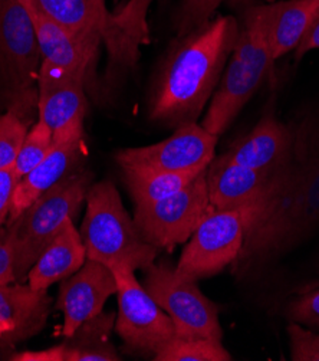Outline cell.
<instances>
[{"label":"cell","mask_w":319,"mask_h":361,"mask_svg":"<svg viewBox=\"0 0 319 361\" xmlns=\"http://www.w3.org/2000/svg\"><path fill=\"white\" fill-rule=\"evenodd\" d=\"M239 212L244 239L232 274L255 283L319 229V118L308 117L294 128L291 156Z\"/></svg>","instance_id":"cell-1"},{"label":"cell","mask_w":319,"mask_h":361,"mask_svg":"<svg viewBox=\"0 0 319 361\" xmlns=\"http://www.w3.org/2000/svg\"><path fill=\"white\" fill-rule=\"evenodd\" d=\"M237 35L239 22L220 16L179 38L154 82L150 118L175 128L196 121L222 80Z\"/></svg>","instance_id":"cell-2"},{"label":"cell","mask_w":319,"mask_h":361,"mask_svg":"<svg viewBox=\"0 0 319 361\" xmlns=\"http://www.w3.org/2000/svg\"><path fill=\"white\" fill-rule=\"evenodd\" d=\"M269 25V5L254 6L243 13L229 65L201 123L210 134L219 137L229 128L272 71L275 61L270 52Z\"/></svg>","instance_id":"cell-3"},{"label":"cell","mask_w":319,"mask_h":361,"mask_svg":"<svg viewBox=\"0 0 319 361\" xmlns=\"http://www.w3.org/2000/svg\"><path fill=\"white\" fill-rule=\"evenodd\" d=\"M85 200L87 213L80 233L88 259L110 269L144 271L154 264L158 249L141 236L110 180L91 186Z\"/></svg>","instance_id":"cell-4"},{"label":"cell","mask_w":319,"mask_h":361,"mask_svg":"<svg viewBox=\"0 0 319 361\" xmlns=\"http://www.w3.org/2000/svg\"><path fill=\"white\" fill-rule=\"evenodd\" d=\"M89 173L65 176L39 196L18 218L8 222V233L15 258V279L27 281V274L62 225L75 219L91 185Z\"/></svg>","instance_id":"cell-5"},{"label":"cell","mask_w":319,"mask_h":361,"mask_svg":"<svg viewBox=\"0 0 319 361\" xmlns=\"http://www.w3.org/2000/svg\"><path fill=\"white\" fill-rule=\"evenodd\" d=\"M42 63L33 19L19 0H0V81L9 110L25 121L38 106V75Z\"/></svg>","instance_id":"cell-6"},{"label":"cell","mask_w":319,"mask_h":361,"mask_svg":"<svg viewBox=\"0 0 319 361\" xmlns=\"http://www.w3.org/2000/svg\"><path fill=\"white\" fill-rule=\"evenodd\" d=\"M143 286L173 319L177 337L222 341L219 310L199 290L197 281L177 274L175 268L160 262L144 269Z\"/></svg>","instance_id":"cell-7"},{"label":"cell","mask_w":319,"mask_h":361,"mask_svg":"<svg viewBox=\"0 0 319 361\" xmlns=\"http://www.w3.org/2000/svg\"><path fill=\"white\" fill-rule=\"evenodd\" d=\"M29 11L59 25L77 38L99 45L110 54V66H132L138 51L132 48L117 13H110L105 0H19Z\"/></svg>","instance_id":"cell-8"},{"label":"cell","mask_w":319,"mask_h":361,"mask_svg":"<svg viewBox=\"0 0 319 361\" xmlns=\"http://www.w3.org/2000/svg\"><path fill=\"white\" fill-rule=\"evenodd\" d=\"M111 271L117 279L118 295L115 331L127 353L153 358L163 345L177 337L173 319L138 282L135 271L128 268Z\"/></svg>","instance_id":"cell-9"},{"label":"cell","mask_w":319,"mask_h":361,"mask_svg":"<svg viewBox=\"0 0 319 361\" xmlns=\"http://www.w3.org/2000/svg\"><path fill=\"white\" fill-rule=\"evenodd\" d=\"M210 209L204 170L180 192L150 203L135 204L134 222L150 245L158 250H173L190 239Z\"/></svg>","instance_id":"cell-10"},{"label":"cell","mask_w":319,"mask_h":361,"mask_svg":"<svg viewBox=\"0 0 319 361\" xmlns=\"http://www.w3.org/2000/svg\"><path fill=\"white\" fill-rule=\"evenodd\" d=\"M243 239L240 212L211 207L190 236L175 272L194 281L215 276L237 259Z\"/></svg>","instance_id":"cell-11"},{"label":"cell","mask_w":319,"mask_h":361,"mask_svg":"<svg viewBox=\"0 0 319 361\" xmlns=\"http://www.w3.org/2000/svg\"><path fill=\"white\" fill-rule=\"evenodd\" d=\"M216 135L196 121L175 128L171 137L146 147L125 149L115 154L120 167L149 169L168 173L201 171L216 156Z\"/></svg>","instance_id":"cell-12"},{"label":"cell","mask_w":319,"mask_h":361,"mask_svg":"<svg viewBox=\"0 0 319 361\" xmlns=\"http://www.w3.org/2000/svg\"><path fill=\"white\" fill-rule=\"evenodd\" d=\"M114 294H117L114 272L92 259L61 281L56 308L63 314V337H70L84 322L101 314L105 302Z\"/></svg>","instance_id":"cell-13"},{"label":"cell","mask_w":319,"mask_h":361,"mask_svg":"<svg viewBox=\"0 0 319 361\" xmlns=\"http://www.w3.org/2000/svg\"><path fill=\"white\" fill-rule=\"evenodd\" d=\"M85 78L41 63L38 75V114L55 134L84 124L87 114Z\"/></svg>","instance_id":"cell-14"},{"label":"cell","mask_w":319,"mask_h":361,"mask_svg":"<svg viewBox=\"0 0 319 361\" xmlns=\"http://www.w3.org/2000/svg\"><path fill=\"white\" fill-rule=\"evenodd\" d=\"M84 149V124L54 135V144L45 159L29 171L16 186L9 221L29 207L39 196L66 176Z\"/></svg>","instance_id":"cell-15"},{"label":"cell","mask_w":319,"mask_h":361,"mask_svg":"<svg viewBox=\"0 0 319 361\" xmlns=\"http://www.w3.org/2000/svg\"><path fill=\"white\" fill-rule=\"evenodd\" d=\"M51 297L30 285H0V344L12 347L41 333L49 317Z\"/></svg>","instance_id":"cell-16"},{"label":"cell","mask_w":319,"mask_h":361,"mask_svg":"<svg viewBox=\"0 0 319 361\" xmlns=\"http://www.w3.org/2000/svg\"><path fill=\"white\" fill-rule=\"evenodd\" d=\"M292 147L294 128L280 123L272 111H268L252 131L236 140L223 154L237 164L270 171L288 160Z\"/></svg>","instance_id":"cell-17"},{"label":"cell","mask_w":319,"mask_h":361,"mask_svg":"<svg viewBox=\"0 0 319 361\" xmlns=\"http://www.w3.org/2000/svg\"><path fill=\"white\" fill-rule=\"evenodd\" d=\"M269 171L237 164L225 154L215 156L206 169L208 200L213 209H242L263 189Z\"/></svg>","instance_id":"cell-18"},{"label":"cell","mask_w":319,"mask_h":361,"mask_svg":"<svg viewBox=\"0 0 319 361\" xmlns=\"http://www.w3.org/2000/svg\"><path fill=\"white\" fill-rule=\"evenodd\" d=\"M87 259V250L74 221H66L56 236L42 250L27 274V283L38 291H48L56 282L75 274Z\"/></svg>","instance_id":"cell-19"},{"label":"cell","mask_w":319,"mask_h":361,"mask_svg":"<svg viewBox=\"0 0 319 361\" xmlns=\"http://www.w3.org/2000/svg\"><path fill=\"white\" fill-rule=\"evenodd\" d=\"M29 13L37 27L42 63L69 74L87 77L99 45L77 38L37 12L29 11Z\"/></svg>","instance_id":"cell-20"},{"label":"cell","mask_w":319,"mask_h":361,"mask_svg":"<svg viewBox=\"0 0 319 361\" xmlns=\"http://www.w3.org/2000/svg\"><path fill=\"white\" fill-rule=\"evenodd\" d=\"M318 9L319 0H287L269 5V42L273 61L298 48Z\"/></svg>","instance_id":"cell-21"},{"label":"cell","mask_w":319,"mask_h":361,"mask_svg":"<svg viewBox=\"0 0 319 361\" xmlns=\"http://www.w3.org/2000/svg\"><path fill=\"white\" fill-rule=\"evenodd\" d=\"M115 329V314L101 312L70 337H66L65 361H120L121 357L111 343Z\"/></svg>","instance_id":"cell-22"},{"label":"cell","mask_w":319,"mask_h":361,"mask_svg":"<svg viewBox=\"0 0 319 361\" xmlns=\"http://www.w3.org/2000/svg\"><path fill=\"white\" fill-rule=\"evenodd\" d=\"M201 171L168 173L149 169L123 167L124 183L134 204L150 203L184 189Z\"/></svg>","instance_id":"cell-23"},{"label":"cell","mask_w":319,"mask_h":361,"mask_svg":"<svg viewBox=\"0 0 319 361\" xmlns=\"http://www.w3.org/2000/svg\"><path fill=\"white\" fill-rule=\"evenodd\" d=\"M156 361H230L232 354L222 345L220 340L180 338L174 337L163 345Z\"/></svg>","instance_id":"cell-24"},{"label":"cell","mask_w":319,"mask_h":361,"mask_svg":"<svg viewBox=\"0 0 319 361\" xmlns=\"http://www.w3.org/2000/svg\"><path fill=\"white\" fill-rule=\"evenodd\" d=\"M54 144V133L52 130L42 121H37L33 127L27 131L26 138L22 144L20 152L16 157L13 170L20 180L37 167L45 156L49 153Z\"/></svg>","instance_id":"cell-25"},{"label":"cell","mask_w":319,"mask_h":361,"mask_svg":"<svg viewBox=\"0 0 319 361\" xmlns=\"http://www.w3.org/2000/svg\"><path fill=\"white\" fill-rule=\"evenodd\" d=\"M27 121L12 110L0 117V169L15 166L27 134Z\"/></svg>","instance_id":"cell-26"},{"label":"cell","mask_w":319,"mask_h":361,"mask_svg":"<svg viewBox=\"0 0 319 361\" xmlns=\"http://www.w3.org/2000/svg\"><path fill=\"white\" fill-rule=\"evenodd\" d=\"M223 0H183L182 8L175 18L177 36H183L194 32L207 22L216 12Z\"/></svg>","instance_id":"cell-27"},{"label":"cell","mask_w":319,"mask_h":361,"mask_svg":"<svg viewBox=\"0 0 319 361\" xmlns=\"http://www.w3.org/2000/svg\"><path fill=\"white\" fill-rule=\"evenodd\" d=\"M285 317L289 322L319 331V288L292 298L285 308Z\"/></svg>","instance_id":"cell-28"},{"label":"cell","mask_w":319,"mask_h":361,"mask_svg":"<svg viewBox=\"0 0 319 361\" xmlns=\"http://www.w3.org/2000/svg\"><path fill=\"white\" fill-rule=\"evenodd\" d=\"M287 333L294 361H319V334L296 322L288 324Z\"/></svg>","instance_id":"cell-29"},{"label":"cell","mask_w":319,"mask_h":361,"mask_svg":"<svg viewBox=\"0 0 319 361\" xmlns=\"http://www.w3.org/2000/svg\"><path fill=\"white\" fill-rule=\"evenodd\" d=\"M19 178L13 170L11 169H0V226H2L11 213L13 195Z\"/></svg>","instance_id":"cell-30"},{"label":"cell","mask_w":319,"mask_h":361,"mask_svg":"<svg viewBox=\"0 0 319 361\" xmlns=\"http://www.w3.org/2000/svg\"><path fill=\"white\" fill-rule=\"evenodd\" d=\"M16 282L15 279V258L6 228L0 226V285Z\"/></svg>","instance_id":"cell-31"},{"label":"cell","mask_w":319,"mask_h":361,"mask_svg":"<svg viewBox=\"0 0 319 361\" xmlns=\"http://www.w3.org/2000/svg\"><path fill=\"white\" fill-rule=\"evenodd\" d=\"M13 361H65V345L63 343L55 347L39 351H22L11 355Z\"/></svg>","instance_id":"cell-32"},{"label":"cell","mask_w":319,"mask_h":361,"mask_svg":"<svg viewBox=\"0 0 319 361\" xmlns=\"http://www.w3.org/2000/svg\"><path fill=\"white\" fill-rule=\"evenodd\" d=\"M319 49V9L316 11L306 33L304 35L302 41L299 42L298 48L295 49V59L301 61L308 52Z\"/></svg>","instance_id":"cell-33"},{"label":"cell","mask_w":319,"mask_h":361,"mask_svg":"<svg viewBox=\"0 0 319 361\" xmlns=\"http://www.w3.org/2000/svg\"><path fill=\"white\" fill-rule=\"evenodd\" d=\"M147 2H151V0H147Z\"/></svg>","instance_id":"cell-34"}]
</instances>
